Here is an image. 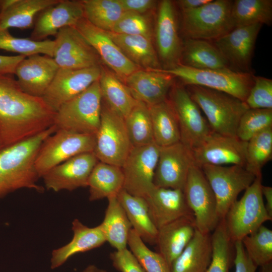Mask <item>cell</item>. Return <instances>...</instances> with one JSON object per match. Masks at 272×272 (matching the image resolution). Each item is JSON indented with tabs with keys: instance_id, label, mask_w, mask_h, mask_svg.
I'll return each instance as SVG.
<instances>
[{
	"instance_id": "18",
	"label": "cell",
	"mask_w": 272,
	"mask_h": 272,
	"mask_svg": "<svg viewBox=\"0 0 272 272\" xmlns=\"http://www.w3.org/2000/svg\"><path fill=\"white\" fill-rule=\"evenodd\" d=\"M262 26L256 24L235 27L212 41L226 59L231 69L251 73V60Z\"/></svg>"
},
{
	"instance_id": "13",
	"label": "cell",
	"mask_w": 272,
	"mask_h": 272,
	"mask_svg": "<svg viewBox=\"0 0 272 272\" xmlns=\"http://www.w3.org/2000/svg\"><path fill=\"white\" fill-rule=\"evenodd\" d=\"M160 147L153 142L148 145L132 147L121 169L123 189L129 194L145 198L155 187L153 180Z\"/></svg>"
},
{
	"instance_id": "7",
	"label": "cell",
	"mask_w": 272,
	"mask_h": 272,
	"mask_svg": "<svg viewBox=\"0 0 272 272\" xmlns=\"http://www.w3.org/2000/svg\"><path fill=\"white\" fill-rule=\"evenodd\" d=\"M262 176L256 177L242 196L231 206L224 219L232 241H241L263 223L272 220L264 207Z\"/></svg>"
},
{
	"instance_id": "17",
	"label": "cell",
	"mask_w": 272,
	"mask_h": 272,
	"mask_svg": "<svg viewBox=\"0 0 272 272\" xmlns=\"http://www.w3.org/2000/svg\"><path fill=\"white\" fill-rule=\"evenodd\" d=\"M247 142L236 136L222 135L214 131L192 152L194 164L239 165L245 167Z\"/></svg>"
},
{
	"instance_id": "11",
	"label": "cell",
	"mask_w": 272,
	"mask_h": 272,
	"mask_svg": "<svg viewBox=\"0 0 272 272\" xmlns=\"http://www.w3.org/2000/svg\"><path fill=\"white\" fill-rule=\"evenodd\" d=\"M183 191L193 214L196 229L201 233H211L221 219L211 187L201 168L194 163L189 169Z\"/></svg>"
},
{
	"instance_id": "24",
	"label": "cell",
	"mask_w": 272,
	"mask_h": 272,
	"mask_svg": "<svg viewBox=\"0 0 272 272\" xmlns=\"http://www.w3.org/2000/svg\"><path fill=\"white\" fill-rule=\"evenodd\" d=\"M174 78L157 70L139 69L129 75L124 83L135 99L151 106L167 99Z\"/></svg>"
},
{
	"instance_id": "21",
	"label": "cell",
	"mask_w": 272,
	"mask_h": 272,
	"mask_svg": "<svg viewBox=\"0 0 272 272\" xmlns=\"http://www.w3.org/2000/svg\"><path fill=\"white\" fill-rule=\"evenodd\" d=\"M98 161L93 152L82 153L70 158L55 166L42 176L45 188L58 192L87 187L90 174Z\"/></svg>"
},
{
	"instance_id": "38",
	"label": "cell",
	"mask_w": 272,
	"mask_h": 272,
	"mask_svg": "<svg viewBox=\"0 0 272 272\" xmlns=\"http://www.w3.org/2000/svg\"><path fill=\"white\" fill-rule=\"evenodd\" d=\"M84 18L93 25L111 32L124 11L119 0H83Z\"/></svg>"
},
{
	"instance_id": "27",
	"label": "cell",
	"mask_w": 272,
	"mask_h": 272,
	"mask_svg": "<svg viewBox=\"0 0 272 272\" xmlns=\"http://www.w3.org/2000/svg\"><path fill=\"white\" fill-rule=\"evenodd\" d=\"M73 237L67 244L55 249L51 253L50 268H57L64 264L73 255L99 247L106 240L100 225L89 227L79 220L72 222Z\"/></svg>"
},
{
	"instance_id": "42",
	"label": "cell",
	"mask_w": 272,
	"mask_h": 272,
	"mask_svg": "<svg viewBox=\"0 0 272 272\" xmlns=\"http://www.w3.org/2000/svg\"><path fill=\"white\" fill-rule=\"evenodd\" d=\"M54 40L35 41L13 36L8 29L0 30V49L27 57L40 54L53 57Z\"/></svg>"
},
{
	"instance_id": "33",
	"label": "cell",
	"mask_w": 272,
	"mask_h": 272,
	"mask_svg": "<svg viewBox=\"0 0 272 272\" xmlns=\"http://www.w3.org/2000/svg\"><path fill=\"white\" fill-rule=\"evenodd\" d=\"M60 0H11L0 11V30L31 27L34 18L43 10L56 4Z\"/></svg>"
},
{
	"instance_id": "53",
	"label": "cell",
	"mask_w": 272,
	"mask_h": 272,
	"mask_svg": "<svg viewBox=\"0 0 272 272\" xmlns=\"http://www.w3.org/2000/svg\"><path fill=\"white\" fill-rule=\"evenodd\" d=\"M261 192L263 196L265 198V210L269 217L272 219V187L262 185Z\"/></svg>"
},
{
	"instance_id": "22",
	"label": "cell",
	"mask_w": 272,
	"mask_h": 272,
	"mask_svg": "<svg viewBox=\"0 0 272 272\" xmlns=\"http://www.w3.org/2000/svg\"><path fill=\"white\" fill-rule=\"evenodd\" d=\"M58 69L52 57L37 54L23 59L17 65L14 75L24 92L42 98Z\"/></svg>"
},
{
	"instance_id": "56",
	"label": "cell",
	"mask_w": 272,
	"mask_h": 272,
	"mask_svg": "<svg viewBox=\"0 0 272 272\" xmlns=\"http://www.w3.org/2000/svg\"><path fill=\"white\" fill-rule=\"evenodd\" d=\"M4 147V146L3 145L1 137H0V150Z\"/></svg>"
},
{
	"instance_id": "12",
	"label": "cell",
	"mask_w": 272,
	"mask_h": 272,
	"mask_svg": "<svg viewBox=\"0 0 272 272\" xmlns=\"http://www.w3.org/2000/svg\"><path fill=\"white\" fill-rule=\"evenodd\" d=\"M200 168L215 194L221 220L225 218L239 193L246 190L256 178L245 167L239 165H204Z\"/></svg>"
},
{
	"instance_id": "5",
	"label": "cell",
	"mask_w": 272,
	"mask_h": 272,
	"mask_svg": "<svg viewBox=\"0 0 272 272\" xmlns=\"http://www.w3.org/2000/svg\"><path fill=\"white\" fill-rule=\"evenodd\" d=\"M233 2L211 0L195 9L181 12V32L184 39L212 41L233 30Z\"/></svg>"
},
{
	"instance_id": "19",
	"label": "cell",
	"mask_w": 272,
	"mask_h": 272,
	"mask_svg": "<svg viewBox=\"0 0 272 272\" xmlns=\"http://www.w3.org/2000/svg\"><path fill=\"white\" fill-rule=\"evenodd\" d=\"M193 164L191 152L181 142L160 147L154 176V185L183 190L189 169Z\"/></svg>"
},
{
	"instance_id": "4",
	"label": "cell",
	"mask_w": 272,
	"mask_h": 272,
	"mask_svg": "<svg viewBox=\"0 0 272 272\" xmlns=\"http://www.w3.org/2000/svg\"><path fill=\"white\" fill-rule=\"evenodd\" d=\"M179 79L184 86L195 85L223 92L245 101L254 82L252 73L230 68L196 69L179 64L168 69H156Z\"/></svg>"
},
{
	"instance_id": "30",
	"label": "cell",
	"mask_w": 272,
	"mask_h": 272,
	"mask_svg": "<svg viewBox=\"0 0 272 272\" xmlns=\"http://www.w3.org/2000/svg\"><path fill=\"white\" fill-rule=\"evenodd\" d=\"M180 64L196 69H230L213 43L201 39L183 40Z\"/></svg>"
},
{
	"instance_id": "39",
	"label": "cell",
	"mask_w": 272,
	"mask_h": 272,
	"mask_svg": "<svg viewBox=\"0 0 272 272\" xmlns=\"http://www.w3.org/2000/svg\"><path fill=\"white\" fill-rule=\"evenodd\" d=\"M213 232L212 259L205 272H229L234 258L232 250L234 243L228 234L224 218Z\"/></svg>"
},
{
	"instance_id": "10",
	"label": "cell",
	"mask_w": 272,
	"mask_h": 272,
	"mask_svg": "<svg viewBox=\"0 0 272 272\" xmlns=\"http://www.w3.org/2000/svg\"><path fill=\"white\" fill-rule=\"evenodd\" d=\"M168 100L175 113L180 142L191 152L198 147L213 131L200 109L183 85L175 83Z\"/></svg>"
},
{
	"instance_id": "47",
	"label": "cell",
	"mask_w": 272,
	"mask_h": 272,
	"mask_svg": "<svg viewBox=\"0 0 272 272\" xmlns=\"http://www.w3.org/2000/svg\"><path fill=\"white\" fill-rule=\"evenodd\" d=\"M245 102L249 109H272V80L254 76L253 84Z\"/></svg>"
},
{
	"instance_id": "44",
	"label": "cell",
	"mask_w": 272,
	"mask_h": 272,
	"mask_svg": "<svg viewBox=\"0 0 272 272\" xmlns=\"http://www.w3.org/2000/svg\"><path fill=\"white\" fill-rule=\"evenodd\" d=\"M127 245L146 272H171L163 257L149 249L132 228L128 234Z\"/></svg>"
},
{
	"instance_id": "40",
	"label": "cell",
	"mask_w": 272,
	"mask_h": 272,
	"mask_svg": "<svg viewBox=\"0 0 272 272\" xmlns=\"http://www.w3.org/2000/svg\"><path fill=\"white\" fill-rule=\"evenodd\" d=\"M271 158L272 127H269L247 142L245 168L256 177L262 176L263 167Z\"/></svg>"
},
{
	"instance_id": "31",
	"label": "cell",
	"mask_w": 272,
	"mask_h": 272,
	"mask_svg": "<svg viewBox=\"0 0 272 272\" xmlns=\"http://www.w3.org/2000/svg\"><path fill=\"white\" fill-rule=\"evenodd\" d=\"M117 198L124 209L132 228L144 242L156 245L158 229L150 216L145 198L131 195L123 189Z\"/></svg>"
},
{
	"instance_id": "45",
	"label": "cell",
	"mask_w": 272,
	"mask_h": 272,
	"mask_svg": "<svg viewBox=\"0 0 272 272\" xmlns=\"http://www.w3.org/2000/svg\"><path fill=\"white\" fill-rule=\"evenodd\" d=\"M269 127H272V109L249 108L239 120L236 136L247 142L254 135Z\"/></svg>"
},
{
	"instance_id": "16",
	"label": "cell",
	"mask_w": 272,
	"mask_h": 272,
	"mask_svg": "<svg viewBox=\"0 0 272 272\" xmlns=\"http://www.w3.org/2000/svg\"><path fill=\"white\" fill-rule=\"evenodd\" d=\"M101 70V65L75 70L59 68L42 98L55 112L64 103L99 81Z\"/></svg>"
},
{
	"instance_id": "8",
	"label": "cell",
	"mask_w": 272,
	"mask_h": 272,
	"mask_svg": "<svg viewBox=\"0 0 272 272\" xmlns=\"http://www.w3.org/2000/svg\"><path fill=\"white\" fill-rule=\"evenodd\" d=\"M93 153L100 162L121 167L132 148L124 119L102 101Z\"/></svg>"
},
{
	"instance_id": "34",
	"label": "cell",
	"mask_w": 272,
	"mask_h": 272,
	"mask_svg": "<svg viewBox=\"0 0 272 272\" xmlns=\"http://www.w3.org/2000/svg\"><path fill=\"white\" fill-rule=\"evenodd\" d=\"M123 185L124 176L121 167L98 161L88 180L89 200L117 196L123 189Z\"/></svg>"
},
{
	"instance_id": "43",
	"label": "cell",
	"mask_w": 272,
	"mask_h": 272,
	"mask_svg": "<svg viewBox=\"0 0 272 272\" xmlns=\"http://www.w3.org/2000/svg\"><path fill=\"white\" fill-rule=\"evenodd\" d=\"M244 249L258 267L272 261V231L263 225L242 240Z\"/></svg>"
},
{
	"instance_id": "37",
	"label": "cell",
	"mask_w": 272,
	"mask_h": 272,
	"mask_svg": "<svg viewBox=\"0 0 272 272\" xmlns=\"http://www.w3.org/2000/svg\"><path fill=\"white\" fill-rule=\"evenodd\" d=\"M231 16L235 28L256 24L269 26L272 22V1H233Z\"/></svg>"
},
{
	"instance_id": "9",
	"label": "cell",
	"mask_w": 272,
	"mask_h": 272,
	"mask_svg": "<svg viewBox=\"0 0 272 272\" xmlns=\"http://www.w3.org/2000/svg\"><path fill=\"white\" fill-rule=\"evenodd\" d=\"M95 135L57 129L42 143L35 167L40 177L55 166L78 155L94 151Z\"/></svg>"
},
{
	"instance_id": "50",
	"label": "cell",
	"mask_w": 272,
	"mask_h": 272,
	"mask_svg": "<svg viewBox=\"0 0 272 272\" xmlns=\"http://www.w3.org/2000/svg\"><path fill=\"white\" fill-rule=\"evenodd\" d=\"M124 12L148 14L153 10L158 3L154 0H119Z\"/></svg>"
},
{
	"instance_id": "51",
	"label": "cell",
	"mask_w": 272,
	"mask_h": 272,
	"mask_svg": "<svg viewBox=\"0 0 272 272\" xmlns=\"http://www.w3.org/2000/svg\"><path fill=\"white\" fill-rule=\"evenodd\" d=\"M25 57L21 55H0V73L14 75L17 65Z\"/></svg>"
},
{
	"instance_id": "3",
	"label": "cell",
	"mask_w": 272,
	"mask_h": 272,
	"mask_svg": "<svg viewBox=\"0 0 272 272\" xmlns=\"http://www.w3.org/2000/svg\"><path fill=\"white\" fill-rule=\"evenodd\" d=\"M186 86L192 100L205 113L212 131L224 135L236 136L239 120L249 109L245 101L208 88Z\"/></svg>"
},
{
	"instance_id": "2",
	"label": "cell",
	"mask_w": 272,
	"mask_h": 272,
	"mask_svg": "<svg viewBox=\"0 0 272 272\" xmlns=\"http://www.w3.org/2000/svg\"><path fill=\"white\" fill-rule=\"evenodd\" d=\"M54 125L26 140L0 150V198L17 190L33 189L42 192L35 160L43 141L56 130Z\"/></svg>"
},
{
	"instance_id": "46",
	"label": "cell",
	"mask_w": 272,
	"mask_h": 272,
	"mask_svg": "<svg viewBox=\"0 0 272 272\" xmlns=\"http://www.w3.org/2000/svg\"><path fill=\"white\" fill-rule=\"evenodd\" d=\"M147 14L124 12L111 32L140 35L153 40L154 29L151 18Z\"/></svg>"
},
{
	"instance_id": "1",
	"label": "cell",
	"mask_w": 272,
	"mask_h": 272,
	"mask_svg": "<svg viewBox=\"0 0 272 272\" xmlns=\"http://www.w3.org/2000/svg\"><path fill=\"white\" fill-rule=\"evenodd\" d=\"M13 75L0 73V137L4 147L52 126L55 113L42 98L24 92Z\"/></svg>"
},
{
	"instance_id": "41",
	"label": "cell",
	"mask_w": 272,
	"mask_h": 272,
	"mask_svg": "<svg viewBox=\"0 0 272 272\" xmlns=\"http://www.w3.org/2000/svg\"><path fill=\"white\" fill-rule=\"evenodd\" d=\"M124 121L132 147L145 146L154 142L152 121L147 105L139 101Z\"/></svg>"
},
{
	"instance_id": "54",
	"label": "cell",
	"mask_w": 272,
	"mask_h": 272,
	"mask_svg": "<svg viewBox=\"0 0 272 272\" xmlns=\"http://www.w3.org/2000/svg\"><path fill=\"white\" fill-rule=\"evenodd\" d=\"M80 272H107L106 270L100 268L95 265H89Z\"/></svg>"
},
{
	"instance_id": "23",
	"label": "cell",
	"mask_w": 272,
	"mask_h": 272,
	"mask_svg": "<svg viewBox=\"0 0 272 272\" xmlns=\"http://www.w3.org/2000/svg\"><path fill=\"white\" fill-rule=\"evenodd\" d=\"M35 21L30 38L42 41L55 36L66 27H75L84 18L82 1L60 0L55 5L41 11Z\"/></svg>"
},
{
	"instance_id": "25",
	"label": "cell",
	"mask_w": 272,
	"mask_h": 272,
	"mask_svg": "<svg viewBox=\"0 0 272 272\" xmlns=\"http://www.w3.org/2000/svg\"><path fill=\"white\" fill-rule=\"evenodd\" d=\"M151 219L158 229L183 217H194L183 191L155 187L145 198Z\"/></svg>"
},
{
	"instance_id": "26",
	"label": "cell",
	"mask_w": 272,
	"mask_h": 272,
	"mask_svg": "<svg viewBox=\"0 0 272 272\" xmlns=\"http://www.w3.org/2000/svg\"><path fill=\"white\" fill-rule=\"evenodd\" d=\"M196 227L194 217H183L158 229V252L171 266L192 238Z\"/></svg>"
},
{
	"instance_id": "20",
	"label": "cell",
	"mask_w": 272,
	"mask_h": 272,
	"mask_svg": "<svg viewBox=\"0 0 272 272\" xmlns=\"http://www.w3.org/2000/svg\"><path fill=\"white\" fill-rule=\"evenodd\" d=\"M75 27L95 50L101 62L123 83L129 75L141 69L125 56L107 32L97 28L85 18Z\"/></svg>"
},
{
	"instance_id": "15",
	"label": "cell",
	"mask_w": 272,
	"mask_h": 272,
	"mask_svg": "<svg viewBox=\"0 0 272 272\" xmlns=\"http://www.w3.org/2000/svg\"><path fill=\"white\" fill-rule=\"evenodd\" d=\"M54 42L52 58L59 68L75 70L101 65L95 50L75 27L60 29Z\"/></svg>"
},
{
	"instance_id": "32",
	"label": "cell",
	"mask_w": 272,
	"mask_h": 272,
	"mask_svg": "<svg viewBox=\"0 0 272 272\" xmlns=\"http://www.w3.org/2000/svg\"><path fill=\"white\" fill-rule=\"evenodd\" d=\"M99 83L102 101L114 112L125 118L139 101L133 97L116 75L102 66Z\"/></svg>"
},
{
	"instance_id": "29",
	"label": "cell",
	"mask_w": 272,
	"mask_h": 272,
	"mask_svg": "<svg viewBox=\"0 0 272 272\" xmlns=\"http://www.w3.org/2000/svg\"><path fill=\"white\" fill-rule=\"evenodd\" d=\"M107 33L125 56L140 69H162L152 40L140 35Z\"/></svg>"
},
{
	"instance_id": "55",
	"label": "cell",
	"mask_w": 272,
	"mask_h": 272,
	"mask_svg": "<svg viewBox=\"0 0 272 272\" xmlns=\"http://www.w3.org/2000/svg\"><path fill=\"white\" fill-rule=\"evenodd\" d=\"M260 272H272V261L260 266Z\"/></svg>"
},
{
	"instance_id": "36",
	"label": "cell",
	"mask_w": 272,
	"mask_h": 272,
	"mask_svg": "<svg viewBox=\"0 0 272 272\" xmlns=\"http://www.w3.org/2000/svg\"><path fill=\"white\" fill-rule=\"evenodd\" d=\"M152 121L154 142L160 147L180 142L177 119L168 98L148 106Z\"/></svg>"
},
{
	"instance_id": "28",
	"label": "cell",
	"mask_w": 272,
	"mask_h": 272,
	"mask_svg": "<svg viewBox=\"0 0 272 272\" xmlns=\"http://www.w3.org/2000/svg\"><path fill=\"white\" fill-rule=\"evenodd\" d=\"M211 233L197 229L179 256L171 265V272H205L212 259Z\"/></svg>"
},
{
	"instance_id": "52",
	"label": "cell",
	"mask_w": 272,
	"mask_h": 272,
	"mask_svg": "<svg viewBox=\"0 0 272 272\" xmlns=\"http://www.w3.org/2000/svg\"><path fill=\"white\" fill-rule=\"evenodd\" d=\"M211 0H179L174 2L175 5L178 7L180 12H186L195 9Z\"/></svg>"
},
{
	"instance_id": "14",
	"label": "cell",
	"mask_w": 272,
	"mask_h": 272,
	"mask_svg": "<svg viewBox=\"0 0 272 272\" xmlns=\"http://www.w3.org/2000/svg\"><path fill=\"white\" fill-rule=\"evenodd\" d=\"M157 6L154 30L156 50L162 69H168L180 63L183 40L174 2L163 0Z\"/></svg>"
},
{
	"instance_id": "48",
	"label": "cell",
	"mask_w": 272,
	"mask_h": 272,
	"mask_svg": "<svg viewBox=\"0 0 272 272\" xmlns=\"http://www.w3.org/2000/svg\"><path fill=\"white\" fill-rule=\"evenodd\" d=\"M110 259L119 272H146L127 248L110 253Z\"/></svg>"
},
{
	"instance_id": "6",
	"label": "cell",
	"mask_w": 272,
	"mask_h": 272,
	"mask_svg": "<svg viewBox=\"0 0 272 272\" xmlns=\"http://www.w3.org/2000/svg\"><path fill=\"white\" fill-rule=\"evenodd\" d=\"M102 97L99 81L62 105L55 112L57 129L96 135L101 120Z\"/></svg>"
},
{
	"instance_id": "49",
	"label": "cell",
	"mask_w": 272,
	"mask_h": 272,
	"mask_svg": "<svg viewBox=\"0 0 272 272\" xmlns=\"http://www.w3.org/2000/svg\"><path fill=\"white\" fill-rule=\"evenodd\" d=\"M235 256L233 263L234 272H255L257 266L252 262L247 254L242 241L234 242Z\"/></svg>"
},
{
	"instance_id": "35",
	"label": "cell",
	"mask_w": 272,
	"mask_h": 272,
	"mask_svg": "<svg viewBox=\"0 0 272 272\" xmlns=\"http://www.w3.org/2000/svg\"><path fill=\"white\" fill-rule=\"evenodd\" d=\"M108 203L102 222L100 224L106 242L116 250L127 248L131 224L117 196L107 198Z\"/></svg>"
}]
</instances>
